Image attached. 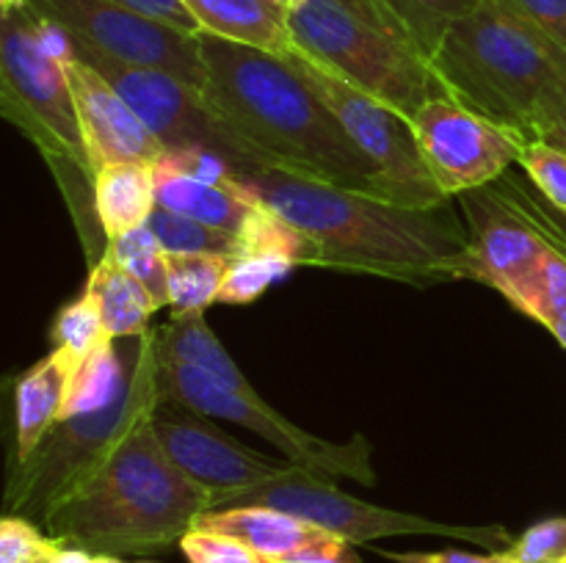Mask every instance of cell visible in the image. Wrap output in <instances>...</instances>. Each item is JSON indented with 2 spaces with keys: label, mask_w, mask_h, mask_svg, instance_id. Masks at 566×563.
Masks as SVG:
<instances>
[{
  "label": "cell",
  "mask_w": 566,
  "mask_h": 563,
  "mask_svg": "<svg viewBox=\"0 0 566 563\" xmlns=\"http://www.w3.org/2000/svg\"><path fill=\"white\" fill-rule=\"evenodd\" d=\"M53 546H59V541L50 539L31 519L6 513L0 522V563H31Z\"/></svg>",
  "instance_id": "35"
},
{
  "label": "cell",
  "mask_w": 566,
  "mask_h": 563,
  "mask_svg": "<svg viewBox=\"0 0 566 563\" xmlns=\"http://www.w3.org/2000/svg\"><path fill=\"white\" fill-rule=\"evenodd\" d=\"M202 94L274 171L310 177L390 202L374 160L287 55L199 33Z\"/></svg>",
  "instance_id": "2"
},
{
  "label": "cell",
  "mask_w": 566,
  "mask_h": 563,
  "mask_svg": "<svg viewBox=\"0 0 566 563\" xmlns=\"http://www.w3.org/2000/svg\"><path fill=\"white\" fill-rule=\"evenodd\" d=\"M291 270L293 265L280 263V259L258 257V254H238V257H232L230 268H227L219 304L241 307V304L258 301L274 282L285 279Z\"/></svg>",
  "instance_id": "31"
},
{
  "label": "cell",
  "mask_w": 566,
  "mask_h": 563,
  "mask_svg": "<svg viewBox=\"0 0 566 563\" xmlns=\"http://www.w3.org/2000/svg\"><path fill=\"white\" fill-rule=\"evenodd\" d=\"M158 160H164L166 166H171V169L180 171V174L193 177V180L199 182H210V185L230 188V191L238 180V171L232 169L230 160L202 147L175 149V152H164Z\"/></svg>",
  "instance_id": "36"
},
{
  "label": "cell",
  "mask_w": 566,
  "mask_h": 563,
  "mask_svg": "<svg viewBox=\"0 0 566 563\" xmlns=\"http://www.w3.org/2000/svg\"><path fill=\"white\" fill-rule=\"evenodd\" d=\"M517 6L566 47V0H517Z\"/></svg>",
  "instance_id": "39"
},
{
  "label": "cell",
  "mask_w": 566,
  "mask_h": 563,
  "mask_svg": "<svg viewBox=\"0 0 566 563\" xmlns=\"http://www.w3.org/2000/svg\"><path fill=\"white\" fill-rule=\"evenodd\" d=\"M558 563H566V561H558Z\"/></svg>",
  "instance_id": "47"
},
{
  "label": "cell",
  "mask_w": 566,
  "mask_h": 563,
  "mask_svg": "<svg viewBox=\"0 0 566 563\" xmlns=\"http://www.w3.org/2000/svg\"><path fill=\"white\" fill-rule=\"evenodd\" d=\"M149 425L171 461L188 478L210 491V502L227 491L249 489L260 480L276 478L293 464L287 458L274 461V458L252 450L243 442L224 434L213 423V417L186 406V403L166 401V397H160L158 406L153 408Z\"/></svg>",
  "instance_id": "14"
},
{
  "label": "cell",
  "mask_w": 566,
  "mask_h": 563,
  "mask_svg": "<svg viewBox=\"0 0 566 563\" xmlns=\"http://www.w3.org/2000/svg\"><path fill=\"white\" fill-rule=\"evenodd\" d=\"M105 252L133 276L142 282L155 304V312L160 307H169V254L164 252L160 241L147 224L127 235L108 241Z\"/></svg>",
  "instance_id": "27"
},
{
  "label": "cell",
  "mask_w": 566,
  "mask_h": 563,
  "mask_svg": "<svg viewBox=\"0 0 566 563\" xmlns=\"http://www.w3.org/2000/svg\"><path fill=\"white\" fill-rule=\"evenodd\" d=\"M232 257L224 254H169V307L175 315L205 312L219 304Z\"/></svg>",
  "instance_id": "25"
},
{
  "label": "cell",
  "mask_w": 566,
  "mask_h": 563,
  "mask_svg": "<svg viewBox=\"0 0 566 563\" xmlns=\"http://www.w3.org/2000/svg\"><path fill=\"white\" fill-rule=\"evenodd\" d=\"M53 563H99V555H94V552L88 550H81V546L61 544L59 550H55Z\"/></svg>",
  "instance_id": "41"
},
{
  "label": "cell",
  "mask_w": 566,
  "mask_h": 563,
  "mask_svg": "<svg viewBox=\"0 0 566 563\" xmlns=\"http://www.w3.org/2000/svg\"><path fill=\"white\" fill-rule=\"evenodd\" d=\"M238 254L280 259L287 265H321V248L302 226L258 204L238 232Z\"/></svg>",
  "instance_id": "24"
},
{
  "label": "cell",
  "mask_w": 566,
  "mask_h": 563,
  "mask_svg": "<svg viewBox=\"0 0 566 563\" xmlns=\"http://www.w3.org/2000/svg\"><path fill=\"white\" fill-rule=\"evenodd\" d=\"M420 152L442 196H462L509 174L525 141L459 99L437 97L412 119Z\"/></svg>",
  "instance_id": "13"
},
{
  "label": "cell",
  "mask_w": 566,
  "mask_h": 563,
  "mask_svg": "<svg viewBox=\"0 0 566 563\" xmlns=\"http://www.w3.org/2000/svg\"><path fill=\"white\" fill-rule=\"evenodd\" d=\"M94 208L105 243L147 224L158 208L153 163H111L94 171Z\"/></svg>",
  "instance_id": "19"
},
{
  "label": "cell",
  "mask_w": 566,
  "mask_h": 563,
  "mask_svg": "<svg viewBox=\"0 0 566 563\" xmlns=\"http://www.w3.org/2000/svg\"><path fill=\"white\" fill-rule=\"evenodd\" d=\"M127 379L119 395L97 412L64 417L50 428L28 461L17 464L6 486V511L42 524L48 508L66 489L99 467L122 439L160 403L158 334L130 337Z\"/></svg>",
  "instance_id": "6"
},
{
  "label": "cell",
  "mask_w": 566,
  "mask_h": 563,
  "mask_svg": "<svg viewBox=\"0 0 566 563\" xmlns=\"http://www.w3.org/2000/svg\"><path fill=\"white\" fill-rule=\"evenodd\" d=\"M197 524L243 541L263 561H282V557L298 555L304 550L332 544V541L340 539V535L329 533L318 524H310L304 519L293 517V513L271 506L216 508V511L202 513Z\"/></svg>",
  "instance_id": "16"
},
{
  "label": "cell",
  "mask_w": 566,
  "mask_h": 563,
  "mask_svg": "<svg viewBox=\"0 0 566 563\" xmlns=\"http://www.w3.org/2000/svg\"><path fill=\"white\" fill-rule=\"evenodd\" d=\"M127 379V353L125 346H116L114 337L99 342L86 359L75 368L70 381V392H66L64 417H77V414L97 412V408L108 406L116 395H119L122 384Z\"/></svg>",
  "instance_id": "23"
},
{
  "label": "cell",
  "mask_w": 566,
  "mask_h": 563,
  "mask_svg": "<svg viewBox=\"0 0 566 563\" xmlns=\"http://www.w3.org/2000/svg\"><path fill=\"white\" fill-rule=\"evenodd\" d=\"M287 25L302 53L409 121L448 97L429 55L379 0H298L287 6Z\"/></svg>",
  "instance_id": "5"
},
{
  "label": "cell",
  "mask_w": 566,
  "mask_h": 563,
  "mask_svg": "<svg viewBox=\"0 0 566 563\" xmlns=\"http://www.w3.org/2000/svg\"><path fill=\"white\" fill-rule=\"evenodd\" d=\"M512 307L539 320L566 348V254L553 248L536 274L509 298Z\"/></svg>",
  "instance_id": "26"
},
{
  "label": "cell",
  "mask_w": 566,
  "mask_h": 563,
  "mask_svg": "<svg viewBox=\"0 0 566 563\" xmlns=\"http://www.w3.org/2000/svg\"><path fill=\"white\" fill-rule=\"evenodd\" d=\"M97 301L99 315L108 337L114 340H130L144 337L149 329V315L155 312V304L142 282L133 279L108 252L92 265L86 290Z\"/></svg>",
  "instance_id": "22"
},
{
  "label": "cell",
  "mask_w": 566,
  "mask_h": 563,
  "mask_svg": "<svg viewBox=\"0 0 566 563\" xmlns=\"http://www.w3.org/2000/svg\"><path fill=\"white\" fill-rule=\"evenodd\" d=\"M282 3H285V6H293V3H298V0H282Z\"/></svg>",
  "instance_id": "46"
},
{
  "label": "cell",
  "mask_w": 566,
  "mask_h": 563,
  "mask_svg": "<svg viewBox=\"0 0 566 563\" xmlns=\"http://www.w3.org/2000/svg\"><path fill=\"white\" fill-rule=\"evenodd\" d=\"M208 511L210 491L171 461L144 417L94 472L48 508L42 530L94 555H149L180 544Z\"/></svg>",
  "instance_id": "3"
},
{
  "label": "cell",
  "mask_w": 566,
  "mask_h": 563,
  "mask_svg": "<svg viewBox=\"0 0 566 563\" xmlns=\"http://www.w3.org/2000/svg\"><path fill=\"white\" fill-rule=\"evenodd\" d=\"M525 177L531 185L542 193L547 204L566 215V152L558 147H551L545 141L525 144L523 158H520Z\"/></svg>",
  "instance_id": "32"
},
{
  "label": "cell",
  "mask_w": 566,
  "mask_h": 563,
  "mask_svg": "<svg viewBox=\"0 0 566 563\" xmlns=\"http://www.w3.org/2000/svg\"><path fill=\"white\" fill-rule=\"evenodd\" d=\"M381 557L392 563H517L509 550L503 552H486V555H475V552L464 550H437V552H379Z\"/></svg>",
  "instance_id": "37"
},
{
  "label": "cell",
  "mask_w": 566,
  "mask_h": 563,
  "mask_svg": "<svg viewBox=\"0 0 566 563\" xmlns=\"http://www.w3.org/2000/svg\"><path fill=\"white\" fill-rule=\"evenodd\" d=\"M66 72L94 171L111 163H155L166 152L127 99L92 66L75 59Z\"/></svg>",
  "instance_id": "15"
},
{
  "label": "cell",
  "mask_w": 566,
  "mask_h": 563,
  "mask_svg": "<svg viewBox=\"0 0 566 563\" xmlns=\"http://www.w3.org/2000/svg\"><path fill=\"white\" fill-rule=\"evenodd\" d=\"M420 44L429 59H434L442 39L459 20L473 14L481 0H379Z\"/></svg>",
  "instance_id": "28"
},
{
  "label": "cell",
  "mask_w": 566,
  "mask_h": 563,
  "mask_svg": "<svg viewBox=\"0 0 566 563\" xmlns=\"http://www.w3.org/2000/svg\"><path fill=\"white\" fill-rule=\"evenodd\" d=\"M509 555L517 563L566 561V517H553L531 524L520 539H514V544L509 546Z\"/></svg>",
  "instance_id": "34"
},
{
  "label": "cell",
  "mask_w": 566,
  "mask_h": 563,
  "mask_svg": "<svg viewBox=\"0 0 566 563\" xmlns=\"http://www.w3.org/2000/svg\"><path fill=\"white\" fill-rule=\"evenodd\" d=\"M285 55L307 77L318 97L329 105L352 141L374 160L390 193V202L407 204V208H434V204L448 202L426 166L415 127L407 116L381 99L359 92L343 77L332 75L326 66H321L298 47Z\"/></svg>",
  "instance_id": "11"
},
{
  "label": "cell",
  "mask_w": 566,
  "mask_h": 563,
  "mask_svg": "<svg viewBox=\"0 0 566 563\" xmlns=\"http://www.w3.org/2000/svg\"><path fill=\"white\" fill-rule=\"evenodd\" d=\"M20 0H0V9H11V6H17Z\"/></svg>",
  "instance_id": "45"
},
{
  "label": "cell",
  "mask_w": 566,
  "mask_h": 563,
  "mask_svg": "<svg viewBox=\"0 0 566 563\" xmlns=\"http://www.w3.org/2000/svg\"><path fill=\"white\" fill-rule=\"evenodd\" d=\"M232 506L280 508V511L340 535L348 544H368V541L392 539V535H442V539L486 546L490 552H503L514 544V535L503 524H448L418 517V513L376 506V502H365L337 489L329 475L313 472L298 464H291L282 475L260 480L249 489L213 497L210 511Z\"/></svg>",
  "instance_id": "7"
},
{
  "label": "cell",
  "mask_w": 566,
  "mask_h": 563,
  "mask_svg": "<svg viewBox=\"0 0 566 563\" xmlns=\"http://www.w3.org/2000/svg\"><path fill=\"white\" fill-rule=\"evenodd\" d=\"M147 226L155 232L166 254H224V257H238L235 232L219 230V226H210L205 221L155 208Z\"/></svg>",
  "instance_id": "29"
},
{
  "label": "cell",
  "mask_w": 566,
  "mask_h": 563,
  "mask_svg": "<svg viewBox=\"0 0 566 563\" xmlns=\"http://www.w3.org/2000/svg\"><path fill=\"white\" fill-rule=\"evenodd\" d=\"M59 546H61V544H59ZM59 546H53V550H50V552H44V555L33 557L31 563H53V555H55V550H59Z\"/></svg>",
  "instance_id": "43"
},
{
  "label": "cell",
  "mask_w": 566,
  "mask_h": 563,
  "mask_svg": "<svg viewBox=\"0 0 566 563\" xmlns=\"http://www.w3.org/2000/svg\"><path fill=\"white\" fill-rule=\"evenodd\" d=\"M155 202L158 208L171 210V213L188 215V219L205 221L210 226H219L227 232H241L249 215L258 204L238 196L235 191L210 182H199L193 177L180 174L164 160H155Z\"/></svg>",
  "instance_id": "20"
},
{
  "label": "cell",
  "mask_w": 566,
  "mask_h": 563,
  "mask_svg": "<svg viewBox=\"0 0 566 563\" xmlns=\"http://www.w3.org/2000/svg\"><path fill=\"white\" fill-rule=\"evenodd\" d=\"M77 59L92 66L99 77L111 83L127 99L138 119L149 127L155 138L164 144L166 152L188 147H202L221 155L232 163L238 174H260L274 171L269 158L258 152L252 144L243 141L205 99L202 88L191 86L182 77L164 70H147L116 61L99 50L75 39Z\"/></svg>",
  "instance_id": "9"
},
{
  "label": "cell",
  "mask_w": 566,
  "mask_h": 563,
  "mask_svg": "<svg viewBox=\"0 0 566 563\" xmlns=\"http://www.w3.org/2000/svg\"><path fill=\"white\" fill-rule=\"evenodd\" d=\"M0 108L48 160H72L92 171L70 72L42 47L36 17L20 0L3 9L0 25Z\"/></svg>",
  "instance_id": "8"
},
{
  "label": "cell",
  "mask_w": 566,
  "mask_h": 563,
  "mask_svg": "<svg viewBox=\"0 0 566 563\" xmlns=\"http://www.w3.org/2000/svg\"><path fill=\"white\" fill-rule=\"evenodd\" d=\"M158 386L160 397H166V401L186 403V406L197 408L208 417L227 419V423L254 431L265 442H271L287 461L298 464V467L329 475V478H352L363 486L376 484V469L370 461L374 450L363 434H354V439L348 442L321 439V436L307 434L287 417H282L276 408H271L258 395V390H230V386L205 375L202 370L166 362L164 357H160L158 368Z\"/></svg>",
  "instance_id": "10"
},
{
  "label": "cell",
  "mask_w": 566,
  "mask_h": 563,
  "mask_svg": "<svg viewBox=\"0 0 566 563\" xmlns=\"http://www.w3.org/2000/svg\"><path fill=\"white\" fill-rule=\"evenodd\" d=\"M431 64L453 99L525 144L542 141L566 114V47L517 0H481Z\"/></svg>",
  "instance_id": "4"
},
{
  "label": "cell",
  "mask_w": 566,
  "mask_h": 563,
  "mask_svg": "<svg viewBox=\"0 0 566 563\" xmlns=\"http://www.w3.org/2000/svg\"><path fill=\"white\" fill-rule=\"evenodd\" d=\"M232 191L302 226L321 248L318 268L357 270L412 287L459 282L470 230L448 202L407 208L291 171L238 174Z\"/></svg>",
  "instance_id": "1"
},
{
  "label": "cell",
  "mask_w": 566,
  "mask_h": 563,
  "mask_svg": "<svg viewBox=\"0 0 566 563\" xmlns=\"http://www.w3.org/2000/svg\"><path fill=\"white\" fill-rule=\"evenodd\" d=\"M199 31L230 42L252 44L271 53H291L296 47L287 6L282 0H182Z\"/></svg>",
  "instance_id": "18"
},
{
  "label": "cell",
  "mask_w": 566,
  "mask_h": 563,
  "mask_svg": "<svg viewBox=\"0 0 566 563\" xmlns=\"http://www.w3.org/2000/svg\"><path fill=\"white\" fill-rule=\"evenodd\" d=\"M155 334H158V351L166 362L202 370L205 375L216 379L219 384L230 386V390H254L247 375L232 362L230 353L224 351L219 337L213 334V329L205 320V312L171 315L169 323L155 329Z\"/></svg>",
  "instance_id": "21"
},
{
  "label": "cell",
  "mask_w": 566,
  "mask_h": 563,
  "mask_svg": "<svg viewBox=\"0 0 566 563\" xmlns=\"http://www.w3.org/2000/svg\"><path fill=\"white\" fill-rule=\"evenodd\" d=\"M114 3L127 6V9L138 11V14L153 17V20L166 22V25H171V28H180V31L193 33V36H199V33H202L199 31L197 20H193L191 11L186 9V3H182V0H114Z\"/></svg>",
  "instance_id": "38"
},
{
  "label": "cell",
  "mask_w": 566,
  "mask_h": 563,
  "mask_svg": "<svg viewBox=\"0 0 566 563\" xmlns=\"http://www.w3.org/2000/svg\"><path fill=\"white\" fill-rule=\"evenodd\" d=\"M99 563H125V561H119L116 555H99Z\"/></svg>",
  "instance_id": "44"
},
{
  "label": "cell",
  "mask_w": 566,
  "mask_h": 563,
  "mask_svg": "<svg viewBox=\"0 0 566 563\" xmlns=\"http://www.w3.org/2000/svg\"><path fill=\"white\" fill-rule=\"evenodd\" d=\"M354 544H348L346 539H337L332 544L313 546V550H304L298 555L282 557V561H265V563H359V557L352 552Z\"/></svg>",
  "instance_id": "40"
},
{
  "label": "cell",
  "mask_w": 566,
  "mask_h": 563,
  "mask_svg": "<svg viewBox=\"0 0 566 563\" xmlns=\"http://www.w3.org/2000/svg\"><path fill=\"white\" fill-rule=\"evenodd\" d=\"M50 337H53V348L64 351L66 357H72L81 364L99 342L108 340L97 301L88 293H83L81 298L61 307V312L53 320Z\"/></svg>",
  "instance_id": "30"
},
{
  "label": "cell",
  "mask_w": 566,
  "mask_h": 563,
  "mask_svg": "<svg viewBox=\"0 0 566 563\" xmlns=\"http://www.w3.org/2000/svg\"><path fill=\"white\" fill-rule=\"evenodd\" d=\"M542 141L551 144V147L564 149V152H566V114L562 116V119L556 121V125L551 127V130L545 132V136H542Z\"/></svg>",
  "instance_id": "42"
},
{
  "label": "cell",
  "mask_w": 566,
  "mask_h": 563,
  "mask_svg": "<svg viewBox=\"0 0 566 563\" xmlns=\"http://www.w3.org/2000/svg\"><path fill=\"white\" fill-rule=\"evenodd\" d=\"M77 362L64 351L53 348L42 362L17 379L14 419H17V464L33 456L44 436L50 434L64 412L66 392Z\"/></svg>",
  "instance_id": "17"
},
{
  "label": "cell",
  "mask_w": 566,
  "mask_h": 563,
  "mask_svg": "<svg viewBox=\"0 0 566 563\" xmlns=\"http://www.w3.org/2000/svg\"><path fill=\"white\" fill-rule=\"evenodd\" d=\"M182 555L191 563H265L254 550L232 535L208 528H191L180 541Z\"/></svg>",
  "instance_id": "33"
},
{
  "label": "cell",
  "mask_w": 566,
  "mask_h": 563,
  "mask_svg": "<svg viewBox=\"0 0 566 563\" xmlns=\"http://www.w3.org/2000/svg\"><path fill=\"white\" fill-rule=\"evenodd\" d=\"M36 14L64 25L77 42L116 61L164 70L202 88L205 64L199 36L153 20L114 0H25Z\"/></svg>",
  "instance_id": "12"
}]
</instances>
